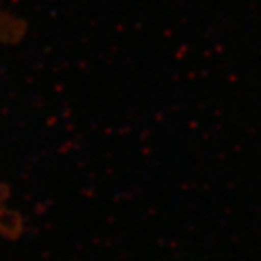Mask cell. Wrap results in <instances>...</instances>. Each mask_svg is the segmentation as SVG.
I'll return each mask as SVG.
<instances>
[{
  "label": "cell",
  "mask_w": 261,
  "mask_h": 261,
  "mask_svg": "<svg viewBox=\"0 0 261 261\" xmlns=\"http://www.w3.org/2000/svg\"><path fill=\"white\" fill-rule=\"evenodd\" d=\"M16 208L11 204V194L5 184L0 182V238H5L14 223Z\"/></svg>",
  "instance_id": "1"
}]
</instances>
